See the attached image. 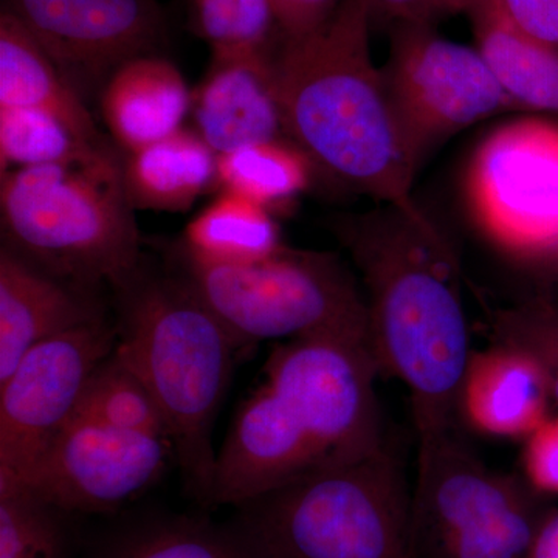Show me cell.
Returning a JSON list of instances; mask_svg holds the SVG:
<instances>
[{
	"instance_id": "6",
	"label": "cell",
	"mask_w": 558,
	"mask_h": 558,
	"mask_svg": "<svg viewBox=\"0 0 558 558\" xmlns=\"http://www.w3.org/2000/svg\"><path fill=\"white\" fill-rule=\"evenodd\" d=\"M236 509L234 523L263 558H411V488L388 442Z\"/></svg>"
},
{
	"instance_id": "26",
	"label": "cell",
	"mask_w": 558,
	"mask_h": 558,
	"mask_svg": "<svg viewBox=\"0 0 558 558\" xmlns=\"http://www.w3.org/2000/svg\"><path fill=\"white\" fill-rule=\"evenodd\" d=\"M194 31L220 50H278L281 31L271 0H190Z\"/></svg>"
},
{
	"instance_id": "22",
	"label": "cell",
	"mask_w": 558,
	"mask_h": 558,
	"mask_svg": "<svg viewBox=\"0 0 558 558\" xmlns=\"http://www.w3.org/2000/svg\"><path fill=\"white\" fill-rule=\"evenodd\" d=\"M314 171L310 157L288 138L255 143L218 156V185L269 211L292 204L311 185Z\"/></svg>"
},
{
	"instance_id": "21",
	"label": "cell",
	"mask_w": 558,
	"mask_h": 558,
	"mask_svg": "<svg viewBox=\"0 0 558 558\" xmlns=\"http://www.w3.org/2000/svg\"><path fill=\"white\" fill-rule=\"evenodd\" d=\"M282 247L274 213L223 191L186 226L179 255L209 266H245Z\"/></svg>"
},
{
	"instance_id": "7",
	"label": "cell",
	"mask_w": 558,
	"mask_h": 558,
	"mask_svg": "<svg viewBox=\"0 0 558 558\" xmlns=\"http://www.w3.org/2000/svg\"><path fill=\"white\" fill-rule=\"evenodd\" d=\"M178 271L244 347L336 337L374 351L365 293L333 253L284 245L245 266H209L179 255Z\"/></svg>"
},
{
	"instance_id": "27",
	"label": "cell",
	"mask_w": 558,
	"mask_h": 558,
	"mask_svg": "<svg viewBox=\"0 0 558 558\" xmlns=\"http://www.w3.org/2000/svg\"><path fill=\"white\" fill-rule=\"evenodd\" d=\"M62 513L25 492L0 494V558H65Z\"/></svg>"
},
{
	"instance_id": "33",
	"label": "cell",
	"mask_w": 558,
	"mask_h": 558,
	"mask_svg": "<svg viewBox=\"0 0 558 558\" xmlns=\"http://www.w3.org/2000/svg\"><path fill=\"white\" fill-rule=\"evenodd\" d=\"M527 558H558V510L546 517Z\"/></svg>"
},
{
	"instance_id": "17",
	"label": "cell",
	"mask_w": 558,
	"mask_h": 558,
	"mask_svg": "<svg viewBox=\"0 0 558 558\" xmlns=\"http://www.w3.org/2000/svg\"><path fill=\"white\" fill-rule=\"evenodd\" d=\"M191 98L174 62L156 53L142 54L124 62L106 81L101 116L110 137L130 154L182 130Z\"/></svg>"
},
{
	"instance_id": "10",
	"label": "cell",
	"mask_w": 558,
	"mask_h": 558,
	"mask_svg": "<svg viewBox=\"0 0 558 558\" xmlns=\"http://www.w3.org/2000/svg\"><path fill=\"white\" fill-rule=\"evenodd\" d=\"M470 213L506 255L553 260L558 255V123L523 117L495 128L468 171Z\"/></svg>"
},
{
	"instance_id": "32",
	"label": "cell",
	"mask_w": 558,
	"mask_h": 558,
	"mask_svg": "<svg viewBox=\"0 0 558 558\" xmlns=\"http://www.w3.org/2000/svg\"><path fill=\"white\" fill-rule=\"evenodd\" d=\"M517 25L558 51V0H499Z\"/></svg>"
},
{
	"instance_id": "14",
	"label": "cell",
	"mask_w": 558,
	"mask_h": 558,
	"mask_svg": "<svg viewBox=\"0 0 558 558\" xmlns=\"http://www.w3.org/2000/svg\"><path fill=\"white\" fill-rule=\"evenodd\" d=\"M278 50L213 51L207 75L191 98V113L194 131L218 156L288 138L275 75Z\"/></svg>"
},
{
	"instance_id": "23",
	"label": "cell",
	"mask_w": 558,
	"mask_h": 558,
	"mask_svg": "<svg viewBox=\"0 0 558 558\" xmlns=\"http://www.w3.org/2000/svg\"><path fill=\"white\" fill-rule=\"evenodd\" d=\"M97 558H263L236 523L161 520L120 535Z\"/></svg>"
},
{
	"instance_id": "34",
	"label": "cell",
	"mask_w": 558,
	"mask_h": 558,
	"mask_svg": "<svg viewBox=\"0 0 558 558\" xmlns=\"http://www.w3.org/2000/svg\"><path fill=\"white\" fill-rule=\"evenodd\" d=\"M553 263L556 264V266L558 267V255L556 256V258L553 259Z\"/></svg>"
},
{
	"instance_id": "9",
	"label": "cell",
	"mask_w": 558,
	"mask_h": 558,
	"mask_svg": "<svg viewBox=\"0 0 558 558\" xmlns=\"http://www.w3.org/2000/svg\"><path fill=\"white\" fill-rule=\"evenodd\" d=\"M385 87L411 163L480 121L520 112L475 46L444 38L438 25L399 22L389 27Z\"/></svg>"
},
{
	"instance_id": "31",
	"label": "cell",
	"mask_w": 558,
	"mask_h": 558,
	"mask_svg": "<svg viewBox=\"0 0 558 558\" xmlns=\"http://www.w3.org/2000/svg\"><path fill=\"white\" fill-rule=\"evenodd\" d=\"M343 0H271L282 38L300 39L325 27Z\"/></svg>"
},
{
	"instance_id": "30",
	"label": "cell",
	"mask_w": 558,
	"mask_h": 558,
	"mask_svg": "<svg viewBox=\"0 0 558 558\" xmlns=\"http://www.w3.org/2000/svg\"><path fill=\"white\" fill-rule=\"evenodd\" d=\"M526 483L539 495H558V416L548 417L526 438Z\"/></svg>"
},
{
	"instance_id": "28",
	"label": "cell",
	"mask_w": 558,
	"mask_h": 558,
	"mask_svg": "<svg viewBox=\"0 0 558 558\" xmlns=\"http://www.w3.org/2000/svg\"><path fill=\"white\" fill-rule=\"evenodd\" d=\"M492 336L526 349L548 374L550 395L558 403V299L537 293L515 306L490 314Z\"/></svg>"
},
{
	"instance_id": "25",
	"label": "cell",
	"mask_w": 558,
	"mask_h": 558,
	"mask_svg": "<svg viewBox=\"0 0 558 558\" xmlns=\"http://www.w3.org/2000/svg\"><path fill=\"white\" fill-rule=\"evenodd\" d=\"M75 414L128 432L170 439L167 421L153 392L116 351L92 374Z\"/></svg>"
},
{
	"instance_id": "8",
	"label": "cell",
	"mask_w": 558,
	"mask_h": 558,
	"mask_svg": "<svg viewBox=\"0 0 558 558\" xmlns=\"http://www.w3.org/2000/svg\"><path fill=\"white\" fill-rule=\"evenodd\" d=\"M529 484L494 472L457 428L418 438L411 558H527L546 517Z\"/></svg>"
},
{
	"instance_id": "1",
	"label": "cell",
	"mask_w": 558,
	"mask_h": 558,
	"mask_svg": "<svg viewBox=\"0 0 558 558\" xmlns=\"http://www.w3.org/2000/svg\"><path fill=\"white\" fill-rule=\"evenodd\" d=\"M373 349L336 337L284 341L216 461L209 506L245 505L293 481L371 457L387 442Z\"/></svg>"
},
{
	"instance_id": "15",
	"label": "cell",
	"mask_w": 558,
	"mask_h": 558,
	"mask_svg": "<svg viewBox=\"0 0 558 558\" xmlns=\"http://www.w3.org/2000/svg\"><path fill=\"white\" fill-rule=\"evenodd\" d=\"M106 317L97 290L39 270L0 250V381L43 341Z\"/></svg>"
},
{
	"instance_id": "16",
	"label": "cell",
	"mask_w": 558,
	"mask_h": 558,
	"mask_svg": "<svg viewBox=\"0 0 558 558\" xmlns=\"http://www.w3.org/2000/svg\"><path fill=\"white\" fill-rule=\"evenodd\" d=\"M548 374L526 349L495 340L473 351L462 380L459 414L495 438H524L549 417Z\"/></svg>"
},
{
	"instance_id": "29",
	"label": "cell",
	"mask_w": 558,
	"mask_h": 558,
	"mask_svg": "<svg viewBox=\"0 0 558 558\" xmlns=\"http://www.w3.org/2000/svg\"><path fill=\"white\" fill-rule=\"evenodd\" d=\"M492 0H369L374 22H384L388 27L399 22L438 25L447 17L464 14Z\"/></svg>"
},
{
	"instance_id": "13",
	"label": "cell",
	"mask_w": 558,
	"mask_h": 558,
	"mask_svg": "<svg viewBox=\"0 0 558 558\" xmlns=\"http://www.w3.org/2000/svg\"><path fill=\"white\" fill-rule=\"evenodd\" d=\"M7 10L78 92L154 53L163 33L154 0H10Z\"/></svg>"
},
{
	"instance_id": "18",
	"label": "cell",
	"mask_w": 558,
	"mask_h": 558,
	"mask_svg": "<svg viewBox=\"0 0 558 558\" xmlns=\"http://www.w3.org/2000/svg\"><path fill=\"white\" fill-rule=\"evenodd\" d=\"M0 108L44 110L92 145L110 149L80 92L7 9L0 14Z\"/></svg>"
},
{
	"instance_id": "19",
	"label": "cell",
	"mask_w": 558,
	"mask_h": 558,
	"mask_svg": "<svg viewBox=\"0 0 558 558\" xmlns=\"http://www.w3.org/2000/svg\"><path fill=\"white\" fill-rule=\"evenodd\" d=\"M475 47L521 110L558 119V51L521 31L499 0L469 14Z\"/></svg>"
},
{
	"instance_id": "3",
	"label": "cell",
	"mask_w": 558,
	"mask_h": 558,
	"mask_svg": "<svg viewBox=\"0 0 558 558\" xmlns=\"http://www.w3.org/2000/svg\"><path fill=\"white\" fill-rule=\"evenodd\" d=\"M373 24L369 0H343L318 32L282 40L275 75L286 137L344 189L418 213L417 171L374 62Z\"/></svg>"
},
{
	"instance_id": "12",
	"label": "cell",
	"mask_w": 558,
	"mask_h": 558,
	"mask_svg": "<svg viewBox=\"0 0 558 558\" xmlns=\"http://www.w3.org/2000/svg\"><path fill=\"white\" fill-rule=\"evenodd\" d=\"M172 457L163 436L75 414L21 483L5 492H25L61 512H109L157 483Z\"/></svg>"
},
{
	"instance_id": "20",
	"label": "cell",
	"mask_w": 558,
	"mask_h": 558,
	"mask_svg": "<svg viewBox=\"0 0 558 558\" xmlns=\"http://www.w3.org/2000/svg\"><path fill=\"white\" fill-rule=\"evenodd\" d=\"M121 174L132 207L185 211L218 183V154L196 131L180 130L126 154Z\"/></svg>"
},
{
	"instance_id": "4",
	"label": "cell",
	"mask_w": 558,
	"mask_h": 558,
	"mask_svg": "<svg viewBox=\"0 0 558 558\" xmlns=\"http://www.w3.org/2000/svg\"><path fill=\"white\" fill-rule=\"evenodd\" d=\"M117 299L120 355L159 403L193 497L209 506L218 453L213 427L245 348L180 271L138 267Z\"/></svg>"
},
{
	"instance_id": "24",
	"label": "cell",
	"mask_w": 558,
	"mask_h": 558,
	"mask_svg": "<svg viewBox=\"0 0 558 558\" xmlns=\"http://www.w3.org/2000/svg\"><path fill=\"white\" fill-rule=\"evenodd\" d=\"M113 157L81 138L64 121L49 112L0 108V170L90 163Z\"/></svg>"
},
{
	"instance_id": "11",
	"label": "cell",
	"mask_w": 558,
	"mask_h": 558,
	"mask_svg": "<svg viewBox=\"0 0 558 558\" xmlns=\"http://www.w3.org/2000/svg\"><path fill=\"white\" fill-rule=\"evenodd\" d=\"M116 344V325L100 319L36 344L0 381V492L16 487L75 416Z\"/></svg>"
},
{
	"instance_id": "5",
	"label": "cell",
	"mask_w": 558,
	"mask_h": 558,
	"mask_svg": "<svg viewBox=\"0 0 558 558\" xmlns=\"http://www.w3.org/2000/svg\"><path fill=\"white\" fill-rule=\"evenodd\" d=\"M0 220L2 247L83 288L119 289L142 266L134 207L116 156L3 172Z\"/></svg>"
},
{
	"instance_id": "2",
	"label": "cell",
	"mask_w": 558,
	"mask_h": 558,
	"mask_svg": "<svg viewBox=\"0 0 558 558\" xmlns=\"http://www.w3.org/2000/svg\"><path fill=\"white\" fill-rule=\"evenodd\" d=\"M359 271L381 373L409 388L417 439L454 428L472 357L454 245L425 209L384 204L336 222Z\"/></svg>"
}]
</instances>
